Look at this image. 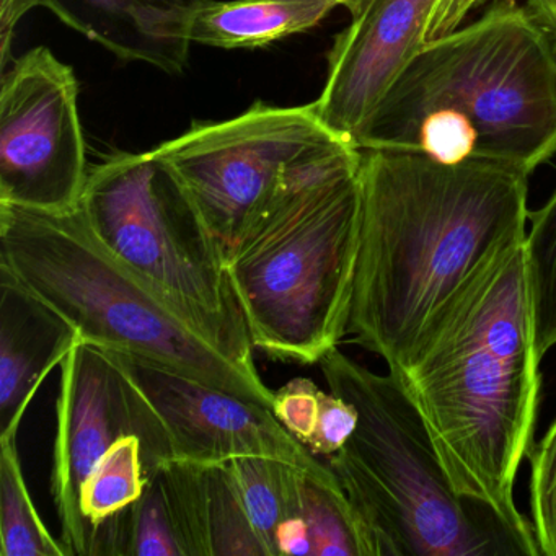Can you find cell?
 <instances>
[{
	"instance_id": "1",
	"label": "cell",
	"mask_w": 556,
	"mask_h": 556,
	"mask_svg": "<svg viewBox=\"0 0 556 556\" xmlns=\"http://www.w3.org/2000/svg\"><path fill=\"white\" fill-rule=\"evenodd\" d=\"M359 184L346 334L399 372L475 278L526 239L529 175L361 149Z\"/></svg>"
},
{
	"instance_id": "2",
	"label": "cell",
	"mask_w": 556,
	"mask_h": 556,
	"mask_svg": "<svg viewBox=\"0 0 556 556\" xmlns=\"http://www.w3.org/2000/svg\"><path fill=\"white\" fill-rule=\"evenodd\" d=\"M540 361L520 242L475 278L409 363L392 372L455 491L491 507L532 556H540L539 545L514 484L535 444Z\"/></svg>"
},
{
	"instance_id": "3",
	"label": "cell",
	"mask_w": 556,
	"mask_h": 556,
	"mask_svg": "<svg viewBox=\"0 0 556 556\" xmlns=\"http://www.w3.org/2000/svg\"><path fill=\"white\" fill-rule=\"evenodd\" d=\"M354 146L526 175L548 162L556 154V71L527 9L504 0L422 43Z\"/></svg>"
},
{
	"instance_id": "4",
	"label": "cell",
	"mask_w": 556,
	"mask_h": 556,
	"mask_svg": "<svg viewBox=\"0 0 556 556\" xmlns=\"http://www.w3.org/2000/svg\"><path fill=\"white\" fill-rule=\"evenodd\" d=\"M318 366L330 392L359 415L327 464L377 556H532L491 507L455 491L395 374L372 372L338 346Z\"/></svg>"
},
{
	"instance_id": "5",
	"label": "cell",
	"mask_w": 556,
	"mask_h": 556,
	"mask_svg": "<svg viewBox=\"0 0 556 556\" xmlns=\"http://www.w3.org/2000/svg\"><path fill=\"white\" fill-rule=\"evenodd\" d=\"M0 266L60 312L80 340L154 361L273 408L275 390L204 340L97 239L80 207L0 203Z\"/></svg>"
},
{
	"instance_id": "6",
	"label": "cell",
	"mask_w": 556,
	"mask_h": 556,
	"mask_svg": "<svg viewBox=\"0 0 556 556\" xmlns=\"http://www.w3.org/2000/svg\"><path fill=\"white\" fill-rule=\"evenodd\" d=\"M361 226L359 168L282 198L227 253L253 348L314 366L346 334Z\"/></svg>"
},
{
	"instance_id": "7",
	"label": "cell",
	"mask_w": 556,
	"mask_h": 556,
	"mask_svg": "<svg viewBox=\"0 0 556 556\" xmlns=\"http://www.w3.org/2000/svg\"><path fill=\"white\" fill-rule=\"evenodd\" d=\"M97 239L227 357L256 369L227 252L155 151L93 165L79 203Z\"/></svg>"
},
{
	"instance_id": "8",
	"label": "cell",
	"mask_w": 556,
	"mask_h": 556,
	"mask_svg": "<svg viewBox=\"0 0 556 556\" xmlns=\"http://www.w3.org/2000/svg\"><path fill=\"white\" fill-rule=\"evenodd\" d=\"M154 151L180 178L227 253L282 198L361 165V149L321 122L315 102H256L236 118L194 123Z\"/></svg>"
},
{
	"instance_id": "9",
	"label": "cell",
	"mask_w": 556,
	"mask_h": 556,
	"mask_svg": "<svg viewBox=\"0 0 556 556\" xmlns=\"http://www.w3.org/2000/svg\"><path fill=\"white\" fill-rule=\"evenodd\" d=\"M77 99L73 67L48 48L12 60L0 86V203L79 206L89 167Z\"/></svg>"
},
{
	"instance_id": "10",
	"label": "cell",
	"mask_w": 556,
	"mask_h": 556,
	"mask_svg": "<svg viewBox=\"0 0 556 556\" xmlns=\"http://www.w3.org/2000/svg\"><path fill=\"white\" fill-rule=\"evenodd\" d=\"M60 369L51 490L67 556H92L93 529L80 494L100 458L123 435H136L149 480L174 454L152 406L102 348L79 340Z\"/></svg>"
},
{
	"instance_id": "11",
	"label": "cell",
	"mask_w": 556,
	"mask_h": 556,
	"mask_svg": "<svg viewBox=\"0 0 556 556\" xmlns=\"http://www.w3.org/2000/svg\"><path fill=\"white\" fill-rule=\"evenodd\" d=\"M103 351L152 406L177 460L226 464L260 455L288 462L317 477L334 475L330 465L295 439L268 406L154 361Z\"/></svg>"
},
{
	"instance_id": "12",
	"label": "cell",
	"mask_w": 556,
	"mask_h": 556,
	"mask_svg": "<svg viewBox=\"0 0 556 556\" xmlns=\"http://www.w3.org/2000/svg\"><path fill=\"white\" fill-rule=\"evenodd\" d=\"M435 0H369L334 38L318 97L321 122L353 142L393 77L422 45Z\"/></svg>"
},
{
	"instance_id": "13",
	"label": "cell",
	"mask_w": 556,
	"mask_h": 556,
	"mask_svg": "<svg viewBox=\"0 0 556 556\" xmlns=\"http://www.w3.org/2000/svg\"><path fill=\"white\" fill-rule=\"evenodd\" d=\"M79 340L60 312L0 266V439L17 438L45 379Z\"/></svg>"
},
{
	"instance_id": "14",
	"label": "cell",
	"mask_w": 556,
	"mask_h": 556,
	"mask_svg": "<svg viewBox=\"0 0 556 556\" xmlns=\"http://www.w3.org/2000/svg\"><path fill=\"white\" fill-rule=\"evenodd\" d=\"M207 0H40V8L119 60L181 74L191 28Z\"/></svg>"
},
{
	"instance_id": "15",
	"label": "cell",
	"mask_w": 556,
	"mask_h": 556,
	"mask_svg": "<svg viewBox=\"0 0 556 556\" xmlns=\"http://www.w3.org/2000/svg\"><path fill=\"white\" fill-rule=\"evenodd\" d=\"M157 475L184 556H269L227 462L174 458Z\"/></svg>"
},
{
	"instance_id": "16",
	"label": "cell",
	"mask_w": 556,
	"mask_h": 556,
	"mask_svg": "<svg viewBox=\"0 0 556 556\" xmlns=\"http://www.w3.org/2000/svg\"><path fill=\"white\" fill-rule=\"evenodd\" d=\"M343 0H207L191 28V43L223 50L265 48L318 27Z\"/></svg>"
},
{
	"instance_id": "17",
	"label": "cell",
	"mask_w": 556,
	"mask_h": 556,
	"mask_svg": "<svg viewBox=\"0 0 556 556\" xmlns=\"http://www.w3.org/2000/svg\"><path fill=\"white\" fill-rule=\"evenodd\" d=\"M237 491L269 556H278L276 539L286 522L304 517L307 471L278 458L247 455L227 462Z\"/></svg>"
},
{
	"instance_id": "18",
	"label": "cell",
	"mask_w": 556,
	"mask_h": 556,
	"mask_svg": "<svg viewBox=\"0 0 556 556\" xmlns=\"http://www.w3.org/2000/svg\"><path fill=\"white\" fill-rule=\"evenodd\" d=\"M92 555L184 556L157 473L138 501L97 527Z\"/></svg>"
},
{
	"instance_id": "19",
	"label": "cell",
	"mask_w": 556,
	"mask_h": 556,
	"mask_svg": "<svg viewBox=\"0 0 556 556\" xmlns=\"http://www.w3.org/2000/svg\"><path fill=\"white\" fill-rule=\"evenodd\" d=\"M15 439H0V555L67 556L35 507Z\"/></svg>"
},
{
	"instance_id": "20",
	"label": "cell",
	"mask_w": 556,
	"mask_h": 556,
	"mask_svg": "<svg viewBox=\"0 0 556 556\" xmlns=\"http://www.w3.org/2000/svg\"><path fill=\"white\" fill-rule=\"evenodd\" d=\"M304 519L311 530L314 556H377L372 536L337 475L317 477L307 473Z\"/></svg>"
},
{
	"instance_id": "21",
	"label": "cell",
	"mask_w": 556,
	"mask_h": 556,
	"mask_svg": "<svg viewBox=\"0 0 556 556\" xmlns=\"http://www.w3.org/2000/svg\"><path fill=\"white\" fill-rule=\"evenodd\" d=\"M529 223L523 252L533 334L543 357L556 346V190L542 207L529 213Z\"/></svg>"
},
{
	"instance_id": "22",
	"label": "cell",
	"mask_w": 556,
	"mask_h": 556,
	"mask_svg": "<svg viewBox=\"0 0 556 556\" xmlns=\"http://www.w3.org/2000/svg\"><path fill=\"white\" fill-rule=\"evenodd\" d=\"M146 483L141 441L136 435H123L100 458L83 486L80 506L93 535L100 523L138 501Z\"/></svg>"
},
{
	"instance_id": "23",
	"label": "cell",
	"mask_w": 556,
	"mask_h": 556,
	"mask_svg": "<svg viewBox=\"0 0 556 556\" xmlns=\"http://www.w3.org/2000/svg\"><path fill=\"white\" fill-rule=\"evenodd\" d=\"M529 460L530 522L540 556H556V418L533 444Z\"/></svg>"
},
{
	"instance_id": "24",
	"label": "cell",
	"mask_w": 556,
	"mask_h": 556,
	"mask_svg": "<svg viewBox=\"0 0 556 556\" xmlns=\"http://www.w3.org/2000/svg\"><path fill=\"white\" fill-rule=\"evenodd\" d=\"M321 395L317 383L305 377H295L275 392L273 413L304 445H308L317 429Z\"/></svg>"
},
{
	"instance_id": "25",
	"label": "cell",
	"mask_w": 556,
	"mask_h": 556,
	"mask_svg": "<svg viewBox=\"0 0 556 556\" xmlns=\"http://www.w3.org/2000/svg\"><path fill=\"white\" fill-rule=\"evenodd\" d=\"M357 419H359V415L354 405L334 393L324 392L317 429H315L307 447L315 455L330 457V455L337 454L356 431Z\"/></svg>"
},
{
	"instance_id": "26",
	"label": "cell",
	"mask_w": 556,
	"mask_h": 556,
	"mask_svg": "<svg viewBox=\"0 0 556 556\" xmlns=\"http://www.w3.org/2000/svg\"><path fill=\"white\" fill-rule=\"evenodd\" d=\"M488 0H435L422 31V43L438 40L462 27L467 15Z\"/></svg>"
},
{
	"instance_id": "27",
	"label": "cell",
	"mask_w": 556,
	"mask_h": 556,
	"mask_svg": "<svg viewBox=\"0 0 556 556\" xmlns=\"http://www.w3.org/2000/svg\"><path fill=\"white\" fill-rule=\"evenodd\" d=\"M35 8H40V0H2V9H0V28H2L0 67H2V73L8 70L9 61H11L15 27L21 18Z\"/></svg>"
},
{
	"instance_id": "28",
	"label": "cell",
	"mask_w": 556,
	"mask_h": 556,
	"mask_svg": "<svg viewBox=\"0 0 556 556\" xmlns=\"http://www.w3.org/2000/svg\"><path fill=\"white\" fill-rule=\"evenodd\" d=\"M527 14L539 28L556 71V0H529Z\"/></svg>"
},
{
	"instance_id": "29",
	"label": "cell",
	"mask_w": 556,
	"mask_h": 556,
	"mask_svg": "<svg viewBox=\"0 0 556 556\" xmlns=\"http://www.w3.org/2000/svg\"><path fill=\"white\" fill-rule=\"evenodd\" d=\"M367 4H369V0H343V8L348 9L351 18L356 17Z\"/></svg>"
}]
</instances>
